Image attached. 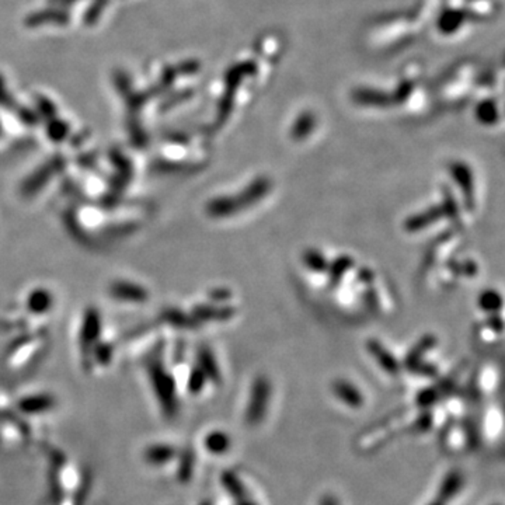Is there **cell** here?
<instances>
[{
	"mask_svg": "<svg viewBox=\"0 0 505 505\" xmlns=\"http://www.w3.org/2000/svg\"><path fill=\"white\" fill-rule=\"evenodd\" d=\"M272 188L268 177L260 175L238 195H222L212 200L207 210L213 218H228L260 203Z\"/></svg>",
	"mask_w": 505,
	"mask_h": 505,
	"instance_id": "cell-1",
	"label": "cell"
},
{
	"mask_svg": "<svg viewBox=\"0 0 505 505\" xmlns=\"http://www.w3.org/2000/svg\"><path fill=\"white\" fill-rule=\"evenodd\" d=\"M271 399V383L265 377H257L252 382L250 399L246 409V422L257 425L264 420Z\"/></svg>",
	"mask_w": 505,
	"mask_h": 505,
	"instance_id": "cell-2",
	"label": "cell"
},
{
	"mask_svg": "<svg viewBox=\"0 0 505 505\" xmlns=\"http://www.w3.org/2000/svg\"><path fill=\"white\" fill-rule=\"evenodd\" d=\"M449 173L456 183V185L461 188L464 200V207L467 210L474 208V177L473 171L469 165L464 162H454L449 166Z\"/></svg>",
	"mask_w": 505,
	"mask_h": 505,
	"instance_id": "cell-3",
	"label": "cell"
},
{
	"mask_svg": "<svg viewBox=\"0 0 505 505\" xmlns=\"http://www.w3.org/2000/svg\"><path fill=\"white\" fill-rule=\"evenodd\" d=\"M332 390L338 400H341L350 409H361L365 403L362 392L350 380L337 379L332 384Z\"/></svg>",
	"mask_w": 505,
	"mask_h": 505,
	"instance_id": "cell-4",
	"label": "cell"
},
{
	"mask_svg": "<svg viewBox=\"0 0 505 505\" xmlns=\"http://www.w3.org/2000/svg\"><path fill=\"white\" fill-rule=\"evenodd\" d=\"M442 218H445L442 205H432L428 210H421L419 213H414V215L409 216L404 220L403 226H404V229L407 232L414 233V232H420V230L429 228L431 225L437 223Z\"/></svg>",
	"mask_w": 505,
	"mask_h": 505,
	"instance_id": "cell-5",
	"label": "cell"
},
{
	"mask_svg": "<svg viewBox=\"0 0 505 505\" xmlns=\"http://www.w3.org/2000/svg\"><path fill=\"white\" fill-rule=\"evenodd\" d=\"M367 350L377 359L379 365L384 369V372H387L392 377H396L400 374V371H402L400 362L380 341L375 340V338L369 340L367 342Z\"/></svg>",
	"mask_w": 505,
	"mask_h": 505,
	"instance_id": "cell-6",
	"label": "cell"
},
{
	"mask_svg": "<svg viewBox=\"0 0 505 505\" xmlns=\"http://www.w3.org/2000/svg\"><path fill=\"white\" fill-rule=\"evenodd\" d=\"M463 484H464V479L462 473L459 470H451L442 479L437 497L448 504L461 493Z\"/></svg>",
	"mask_w": 505,
	"mask_h": 505,
	"instance_id": "cell-7",
	"label": "cell"
},
{
	"mask_svg": "<svg viewBox=\"0 0 505 505\" xmlns=\"http://www.w3.org/2000/svg\"><path fill=\"white\" fill-rule=\"evenodd\" d=\"M437 344V338L432 335H427V336L421 337L419 340V342L413 347V350L407 354L406 357V361H404V365L407 369L413 368L416 364H419L422 361V357L431 351Z\"/></svg>",
	"mask_w": 505,
	"mask_h": 505,
	"instance_id": "cell-8",
	"label": "cell"
},
{
	"mask_svg": "<svg viewBox=\"0 0 505 505\" xmlns=\"http://www.w3.org/2000/svg\"><path fill=\"white\" fill-rule=\"evenodd\" d=\"M355 265V261L351 255H340L333 262H329V281L332 287H337L342 277Z\"/></svg>",
	"mask_w": 505,
	"mask_h": 505,
	"instance_id": "cell-9",
	"label": "cell"
},
{
	"mask_svg": "<svg viewBox=\"0 0 505 505\" xmlns=\"http://www.w3.org/2000/svg\"><path fill=\"white\" fill-rule=\"evenodd\" d=\"M232 445L230 437L223 431H212L205 437V448L212 455H223Z\"/></svg>",
	"mask_w": 505,
	"mask_h": 505,
	"instance_id": "cell-10",
	"label": "cell"
},
{
	"mask_svg": "<svg viewBox=\"0 0 505 505\" xmlns=\"http://www.w3.org/2000/svg\"><path fill=\"white\" fill-rule=\"evenodd\" d=\"M302 262L307 270L316 274L327 272L329 268V260L317 249H306L302 254Z\"/></svg>",
	"mask_w": 505,
	"mask_h": 505,
	"instance_id": "cell-11",
	"label": "cell"
},
{
	"mask_svg": "<svg viewBox=\"0 0 505 505\" xmlns=\"http://www.w3.org/2000/svg\"><path fill=\"white\" fill-rule=\"evenodd\" d=\"M236 315V309L232 306L212 307V306H200L195 309V316L203 320H219L225 322L232 319Z\"/></svg>",
	"mask_w": 505,
	"mask_h": 505,
	"instance_id": "cell-12",
	"label": "cell"
},
{
	"mask_svg": "<svg viewBox=\"0 0 505 505\" xmlns=\"http://www.w3.org/2000/svg\"><path fill=\"white\" fill-rule=\"evenodd\" d=\"M451 386H452V383L445 380V383H442L439 387L438 386L437 387H427V389L421 390L417 399H416V402L422 409H428L432 404H435L442 397L444 393H448Z\"/></svg>",
	"mask_w": 505,
	"mask_h": 505,
	"instance_id": "cell-13",
	"label": "cell"
},
{
	"mask_svg": "<svg viewBox=\"0 0 505 505\" xmlns=\"http://www.w3.org/2000/svg\"><path fill=\"white\" fill-rule=\"evenodd\" d=\"M198 364L200 368L203 369V372L205 374V377L215 382V383H220V372H219V367L215 361L213 354L210 352L207 347L201 348L198 352Z\"/></svg>",
	"mask_w": 505,
	"mask_h": 505,
	"instance_id": "cell-14",
	"label": "cell"
},
{
	"mask_svg": "<svg viewBox=\"0 0 505 505\" xmlns=\"http://www.w3.org/2000/svg\"><path fill=\"white\" fill-rule=\"evenodd\" d=\"M222 486L225 487V490L239 503L246 500V489L242 483V480L238 477V474H235L233 471H223L222 474Z\"/></svg>",
	"mask_w": 505,
	"mask_h": 505,
	"instance_id": "cell-15",
	"label": "cell"
},
{
	"mask_svg": "<svg viewBox=\"0 0 505 505\" xmlns=\"http://www.w3.org/2000/svg\"><path fill=\"white\" fill-rule=\"evenodd\" d=\"M477 303H479V307L481 310L493 315V313H497L499 310H501V307H503V296L499 294L497 291H494V290H487V291H483L481 294L479 295Z\"/></svg>",
	"mask_w": 505,
	"mask_h": 505,
	"instance_id": "cell-16",
	"label": "cell"
},
{
	"mask_svg": "<svg viewBox=\"0 0 505 505\" xmlns=\"http://www.w3.org/2000/svg\"><path fill=\"white\" fill-rule=\"evenodd\" d=\"M316 126V120L312 114H302L296 121L294 126L291 129V136L295 141H302L305 138L309 136V133L315 129Z\"/></svg>",
	"mask_w": 505,
	"mask_h": 505,
	"instance_id": "cell-17",
	"label": "cell"
},
{
	"mask_svg": "<svg viewBox=\"0 0 505 505\" xmlns=\"http://www.w3.org/2000/svg\"><path fill=\"white\" fill-rule=\"evenodd\" d=\"M442 208H444V213H445V218H449L452 220L458 219L459 218V205L456 203V198L454 197V194L451 193L449 188L444 187V193H442Z\"/></svg>",
	"mask_w": 505,
	"mask_h": 505,
	"instance_id": "cell-18",
	"label": "cell"
},
{
	"mask_svg": "<svg viewBox=\"0 0 505 505\" xmlns=\"http://www.w3.org/2000/svg\"><path fill=\"white\" fill-rule=\"evenodd\" d=\"M477 118L486 126H493L499 118L496 106H493L491 103H481L477 108Z\"/></svg>",
	"mask_w": 505,
	"mask_h": 505,
	"instance_id": "cell-19",
	"label": "cell"
},
{
	"mask_svg": "<svg viewBox=\"0 0 505 505\" xmlns=\"http://www.w3.org/2000/svg\"><path fill=\"white\" fill-rule=\"evenodd\" d=\"M207 377H205V374L203 372V369L198 367V368H195L193 372H191V375H190V379H188V389L194 393V394H197V393H200L203 389H204V386H205V383H207Z\"/></svg>",
	"mask_w": 505,
	"mask_h": 505,
	"instance_id": "cell-20",
	"label": "cell"
},
{
	"mask_svg": "<svg viewBox=\"0 0 505 505\" xmlns=\"http://www.w3.org/2000/svg\"><path fill=\"white\" fill-rule=\"evenodd\" d=\"M148 456H149V459L152 462H166V459H170L173 456V448H170V447H156V448L149 451Z\"/></svg>",
	"mask_w": 505,
	"mask_h": 505,
	"instance_id": "cell-21",
	"label": "cell"
},
{
	"mask_svg": "<svg viewBox=\"0 0 505 505\" xmlns=\"http://www.w3.org/2000/svg\"><path fill=\"white\" fill-rule=\"evenodd\" d=\"M409 371H412V372H414V374H417V375H422V377H428V378H434V377H437V374H438V371H437V368L434 367V365H431V364H425V362H419V364H416L413 368H410Z\"/></svg>",
	"mask_w": 505,
	"mask_h": 505,
	"instance_id": "cell-22",
	"label": "cell"
},
{
	"mask_svg": "<svg viewBox=\"0 0 505 505\" xmlns=\"http://www.w3.org/2000/svg\"><path fill=\"white\" fill-rule=\"evenodd\" d=\"M49 406V402L46 400V397L45 399H42V397H36V399H31V400H29L27 403H24L23 404V407L26 409V410H30V412H39V410H44V409H46Z\"/></svg>",
	"mask_w": 505,
	"mask_h": 505,
	"instance_id": "cell-23",
	"label": "cell"
},
{
	"mask_svg": "<svg viewBox=\"0 0 505 505\" xmlns=\"http://www.w3.org/2000/svg\"><path fill=\"white\" fill-rule=\"evenodd\" d=\"M432 425V414L428 412L425 414H422L421 417H419L416 422H414V431H419V432H425L431 428Z\"/></svg>",
	"mask_w": 505,
	"mask_h": 505,
	"instance_id": "cell-24",
	"label": "cell"
},
{
	"mask_svg": "<svg viewBox=\"0 0 505 505\" xmlns=\"http://www.w3.org/2000/svg\"><path fill=\"white\" fill-rule=\"evenodd\" d=\"M487 326L497 332V333H501L503 332V319L497 315V313H493L489 319H487Z\"/></svg>",
	"mask_w": 505,
	"mask_h": 505,
	"instance_id": "cell-25",
	"label": "cell"
},
{
	"mask_svg": "<svg viewBox=\"0 0 505 505\" xmlns=\"http://www.w3.org/2000/svg\"><path fill=\"white\" fill-rule=\"evenodd\" d=\"M374 272L369 270V268H361L359 271H358V278L362 281V282H365V284H372V281H374Z\"/></svg>",
	"mask_w": 505,
	"mask_h": 505,
	"instance_id": "cell-26",
	"label": "cell"
},
{
	"mask_svg": "<svg viewBox=\"0 0 505 505\" xmlns=\"http://www.w3.org/2000/svg\"><path fill=\"white\" fill-rule=\"evenodd\" d=\"M461 272H464V274L469 275V277L476 275V274H477V265H476L473 261L467 260V261H464L462 265H461Z\"/></svg>",
	"mask_w": 505,
	"mask_h": 505,
	"instance_id": "cell-27",
	"label": "cell"
},
{
	"mask_svg": "<svg viewBox=\"0 0 505 505\" xmlns=\"http://www.w3.org/2000/svg\"><path fill=\"white\" fill-rule=\"evenodd\" d=\"M365 300H367L368 306H371V307H377L378 306V296L375 294V291L367 292V299Z\"/></svg>",
	"mask_w": 505,
	"mask_h": 505,
	"instance_id": "cell-28",
	"label": "cell"
},
{
	"mask_svg": "<svg viewBox=\"0 0 505 505\" xmlns=\"http://www.w3.org/2000/svg\"><path fill=\"white\" fill-rule=\"evenodd\" d=\"M320 505H338L337 504L336 499L332 496H325L320 501Z\"/></svg>",
	"mask_w": 505,
	"mask_h": 505,
	"instance_id": "cell-29",
	"label": "cell"
},
{
	"mask_svg": "<svg viewBox=\"0 0 505 505\" xmlns=\"http://www.w3.org/2000/svg\"><path fill=\"white\" fill-rule=\"evenodd\" d=\"M427 505H447V503H445V501H442L441 499H438V497H437V499H434L432 501H429V503Z\"/></svg>",
	"mask_w": 505,
	"mask_h": 505,
	"instance_id": "cell-30",
	"label": "cell"
},
{
	"mask_svg": "<svg viewBox=\"0 0 505 505\" xmlns=\"http://www.w3.org/2000/svg\"><path fill=\"white\" fill-rule=\"evenodd\" d=\"M239 505H257L255 503H252V501H250V500H243V501H239Z\"/></svg>",
	"mask_w": 505,
	"mask_h": 505,
	"instance_id": "cell-31",
	"label": "cell"
}]
</instances>
